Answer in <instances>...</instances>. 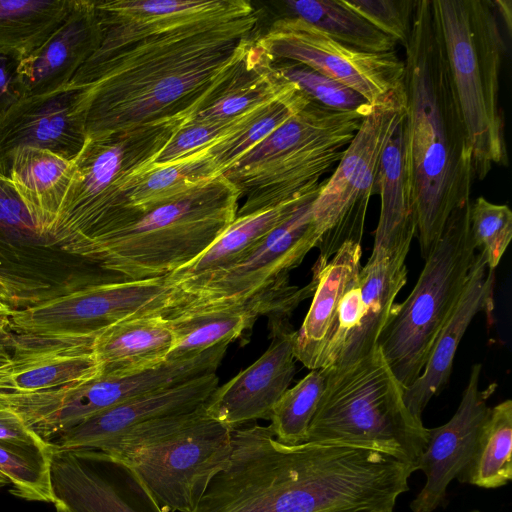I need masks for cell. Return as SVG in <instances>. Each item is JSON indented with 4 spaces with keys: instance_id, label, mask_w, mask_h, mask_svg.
<instances>
[{
    "instance_id": "32",
    "label": "cell",
    "mask_w": 512,
    "mask_h": 512,
    "mask_svg": "<svg viewBox=\"0 0 512 512\" xmlns=\"http://www.w3.org/2000/svg\"><path fill=\"white\" fill-rule=\"evenodd\" d=\"M460 482L484 489L505 486L512 479V401L490 409L472 457L457 477Z\"/></svg>"
},
{
    "instance_id": "10",
    "label": "cell",
    "mask_w": 512,
    "mask_h": 512,
    "mask_svg": "<svg viewBox=\"0 0 512 512\" xmlns=\"http://www.w3.org/2000/svg\"><path fill=\"white\" fill-rule=\"evenodd\" d=\"M471 206L448 221L408 297L394 303L377 346L404 387L421 375L432 346L471 274L476 247L470 227Z\"/></svg>"
},
{
    "instance_id": "12",
    "label": "cell",
    "mask_w": 512,
    "mask_h": 512,
    "mask_svg": "<svg viewBox=\"0 0 512 512\" xmlns=\"http://www.w3.org/2000/svg\"><path fill=\"white\" fill-rule=\"evenodd\" d=\"M173 287L165 277L116 278L89 284L18 310H11L8 329L15 335L95 337L121 320L166 314Z\"/></svg>"
},
{
    "instance_id": "25",
    "label": "cell",
    "mask_w": 512,
    "mask_h": 512,
    "mask_svg": "<svg viewBox=\"0 0 512 512\" xmlns=\"http://www.w3.org/2000/svg\"><path fill=\"white\" fill-rule=\"evenodd\" d=\"M69 94L45 100L16 99L0 113V171L20 147L47 149L71 158L84 138L69 113Z\"/></svg>"
},
{
    "instance_id": "34",
    "label": "cell",
    "mask_w": 512,
    "mask_h": 512,
    "mask_svg": "<svg viewBox=\"0 0 512 512\" xmlns=\"http://www.w3.org/2000/svg\"><path fill=\"white\" fill-rule=\"evenodd\" d=\"M312 100L297 85L263 105L241 128L207 150L218 175L267 138L284 122L305 108Z\"/></svg>"
},
{
    "instance_id": "15",
    "label": "cell",
    "mask_w": 512,
    "mask_h": 512,
    "mask_svg": "<svg viewBox=\"0 0 512 512\" xmlns=\"http://www.w3.org/2000/svg\"><path fill=\"white\" fill-rule=\"evenodd\" d=\"M271 342L249 367L218 386L205 402L207 415L231 430L270 419L273 407L296 373L295 330L289 317H269Z\"/></svg>"
},
{
    "instance_id": "20",
    "label": "cell",
    "mask_w": 512,
    "mask_h": 512,
    "mask_svg": "<svg viewBox=\"0 0 512 512\" xmlns=\"http://www.w3.org/2000/svg\"><path fill=\"white\" fill-rule=\"evenodd\" d=\"M218 386L216 373H209L140 395L90 417L50 444L56 450L97 451L138 424L197 409Z\"/></svg>"
},
{
    "instance_id": "29",
    "label": "cell",
    "mask_w": 512,
    "mask_h": 512,
    "mask_svg": "<svg viewBox=\"0 0 512 512\" xmlns=\"http://www.w3.org/2000/svg\"><path fill=\"white\" fill-rule=\"evenodd\" d=\"M321 185L320 183L314 189L280 204L247 215L236 216L199 256L167 275L165 277L167 283L176 286L233 266L302 204L315 198Z\"/></svg>"
},
{
    "instance_id": "42",
    "label": "cell",
    "mask_w": 512,
    "mask_h": 512,
    "mask_svg": "<svg viewBox=\"0 0 512 512\" xmlns=\"http://www.w3.org/2000/svg\"><path fill=\"white\" fill-rule=\"evenodd\" d=\"M0 227L37 235L36 229L23 203L0 171Z\"/></svg>"
},
{
    "instance_id": "21",
    "label": "cell",
    "mask_w": 512,
    "mask_h": 512,
    "mask_svg": "<svg viewBox=\"0 0 512 512\" xmlns=\"http://www.w3.org/2000/svg\"><path fill=\"white\" fill-rule=\"evenodd\" d=\"M495 270L488 268L485 255L478 251L469 280L449 318L441 328L421 375L404 388V401L410 412L422 420L429 401L447 384L459 343L471 321L480 312L493 308Z\"/></svg>"
},
{
    "instance_id": "40",
    "label": "cell",
    "mask_w": 512,
    "mask_h": 512,
    "mask_svg": "<svg viewBox=\"0 0 512 512\" xmlns=\"http://www.w3.org/2000/svg\"><path fill=\"white\" fill-rule=\"evenodd\" d=\"M373 27L407 46L416 9L417 0H342Z\"/></svg>"
},
{
    "instance_id": "33",
    "label": "cell",
    "mask_w": 512,
    "mask_h": 512,
    "mask_svg": "<svg viewBox=\"0 0 512 512\" xmlns=\"http://www.w3.org/2000/svg\"><path fill=\"white\" fill-rule=\"evenodd\" d=\"M287 16L297 17L331 38L356 49L387 53L396 42L348 8L342 0H287Z\"/></svg>"
},
{
    "instance_id": "3",
    "label": "cell",
    "mask_w": 512,
    "mask_h": 512,
    "mask_svg": "<svg viewBox=\"0 0 512 512\" xmlns=\"http://www.w3.org/2000/svg\"><path fill=\"white\" fill-rule=\"evenodd\" d=\"M405 154L425 260L449 219L471 206L472 148L432 0H417L405 47Z\"/></svg>"
},
{
    "instance_id": "2",
    "label": "cell",
    "mask_w": 512,
    "mask_h": 512,
    "mask_svg": "<svg viewBox=\"0 0 512 512\" xmlns=\"http://www.w3.org/2000/svg\"><path fill=\"white\" fill-rule=\"evenodd\" d=\"M231 447L190 512H394L413 473L373 450L283 444L270 425L233 429Z\"/></svg>"
},
{
    "instance_id": "18",
    "label": "cell",
    "mask_w": 512,
    "mask_h": 512,
    "mask_svg": "<svg viewBox=\"0 0 512 512\" xmlns=\"http://www.w3.org/2000/svg\"><path fill=\"white\" fill-rule=\"evenodd\" d=\"M94 339L15 335L13 353L0 367V393L42 392L98 377Z\"/></svg>"
},
{
    "instance_id": "5",
    "label": "cell",
    "mask_w": 512,
    "mask_h": 512,
    "mask_svg": "<svg viewBox=\"0 0 512 512\" xmlns=\"http://www.w3.org/2000/svg\"><path fill=\"white\" fill-rule=\"evenodd\" d=\"M189 115L84 138L62 180L31 212L39 237L64 250L125 209L129 184L161 155Z\"/></svg>"
},
{
    "instance_id": "47",
    "label": "cell",
    "mask_w": 512,
    "mask_h": 512,
    "mask_svg": "<svg viewBox=\"0 0 512 512\" xmlns=\"http://www.w3.org/2000/svg\"><path fill=\"white\" fill-rule=\"evenodd\" d=\"M10 358V354L6 353L3 348L0 347V367L5 364Z\"/></svg>"
},
{
    "instance_id": "43",
    "label": "cell",
    "mask_w": 512,
    "mask_h": 512,
    "mask_svg": "<svg viewBox=\"0 0 512 512\" xmlns=\"http://www.w3.org/2000/svg\"><path fill=\"white\" fill-rule=\"evenodd\" d=\"M0 442H10L38 448L51 444L37 435L13 410L0 406Z\"/></svg>"
},
{
    "instance_id": "4",
    "label": "cell",
    "mask_w": 512,
    "mask_h": 512,
    "mask_svg": "<svg viewBox=\"0 0 512 512\" xmlns=\"http://www.w3.org/2000/svg\"><path fill=\"white\" fill-rule=\"evenodd\" d=\"M239 196L217 176L148 210L127 208L63 251L126 280L166 277L199 256L236 218Z\"/></svg>"
},
{
    "instance_id": "26",
    "label": "cell",
    "mask_w": 512,
    "mask_h": 512,
    "mask_svg": "<svg viewBox=\"0 0 512 512\" xmlns=\"http://www.w3.org/2000/svg\"><path fill=\"white\" fill-rule=\"evenodd\" d=\"M174 333L163 313L121 320L99 332L93 351L100 375H124L159 366L168 360Z\"/></svg>"
},
{
    "instance_id": "41",
    "label": "cell",
    "mask_w": 512,
    "mask_h": 512,
    "mask_svg": "<svg viewBox=\"0 0 512 512\" xmlns=\"http://www.w3.org/2000/svg\"><path fill=\"white\" fill-rule=\"evenodd\" d=\"M262 106L226 122L188 123L186 121L151 167L169 164L212 146L241 128Z\"/></svg>"
},
{
    "instance_id": "44",
    "label": "cell",
    "mask_w": 512,
    "mask_h": 512,
    "mask_svg": "<svg viewBox=\"0 0 512 512\" xmlns=\"http://www.w3.org/2000/svg\"><path fill=\"white\" fill-rule=\"evenodd\" d=\"M10 62H15L5 56H0V113L12 104L17 97L11 93L16 92L15 72L10 73Z\"/></svg>"
},
{
    "instance_id": "30",
    "label": "cell",
    "mask_w": 512,
    "mask_h": 512,
    "mask_svg": "<svg viewBox=\"0 0 512 512\" xmlns=\"http://www.w3.org/2000/svg\"><path fill=\"white\" fill-rule=\"evenodd\" d=\"M75 0H0V56L16 63L42 47L63 25Z\"/></svg>"
},
{
    "instance_id": "13",
    "label": "cell",
    "mask_w": 512,
    "mask_h": 512,
    "mask_svg": "<svg viewBox=\"0 0 512 512\" xmlns=\"http://www.w3.org/2000/svg\"><path fill=\"white\" fill-rule=\"evenodd\" d=\"M315 198L302 204L233 266L172 286L171 306L166 314L246 301L289 283V272L320 241L312 216Z\"/></svg>"
},
{
    "instance_id": "31",
    "label": "cell",
    "mask_w": 512,
    "mask_h": 512,
    "mask_svg": "<svg viewBox=\"0 0 512 512\" xmlns=\"http://www.w3.org/2000/svg\"><path fill=\"white\" fill-rule=\"evenodd\" d=\"M220 176L207 148L163 166L148 168L128 186L127 208L144 211L176 199Z\"/></svg>"
},
{
    "instance_id": "35",
    "label": "cell",
    "mask_w": 512,
    "mask_h": 512,
    "mask_svg": "<svg viewBox=\"0 0 512 512\" xmlns=\"http://www.w3.org/2000/svg\"><path fill=\"white\" fill-rule=\"evenodd\" d=\"M70 159L47 149L20 147L7 158L4 167L10 185L28 214L62 180L69 169Z\"/></svg>"
},
{
    "instance_id": "36",
    "label": "cell",
    "mask_w": 512,
    "mask_h": 512,
    "mask_svg": "<svg viewBox=\"0 0 512 512\" xmlns=\"http://www.w3.org/2000/svg\"><path fill=\"white\" fill-rule=\"evenodd\" d=\"M50 448L0 442V477L10 493L27 500L55 504L51 482Z\"/></svg>"
},
{
    "instance_id": "48",
    "label": "cell",
    "mask_w": 512,
    "mask_h": 512,
    "mask_svg": "<svg viewBox=\"0 0 512 512\" xmlns=\"http://www.w3.org/2000/svg\"><path fill=\"white\" fill-rule=\"evenodd\" d=\"M4 287V282H3V279L2 277L0 276V297H2V289Z\"/></svg>"
},
{
    "instance_id": "46",
    "label": "cell",
    "mask_w": 512,
    "mask_h": 512,
    "mask_svg": "<svg viewBox=\"0 0 512 512\" xmlns=\"http://www.w3.org/2000/svg\"><path fill=\"white\" fill-rule=\"evenodd\" d=\"M10 309L4 302L3 298L0 297V342L3 335L6 334V328H8V318Z\"/></svg>"
},
{
    "instance_id": "24",
    "label": "cell",
    "mask_w": 512,
    "mask_h": 512,
    "mask_svg": "<svg viewBox=\"0 0 512 512\" xmlns=\"http://www.w3.org/2000/svg\"><path fill=\"white\" fill-rule=\"evenodd\" d=\"M54 506L68 512H160L152 503H137L105 472L103 460L87 451L52 447Z\"/></svg>"
},
{
    "instance_id": "37",
    "label": "cell",
    "mask_w": 512,
    "mask_h": 512,
    "mask_svg": "<svg viewBox=\"0 0 512 512\" xmlns=\"http://www.w3.org/2000/svg\"><path fill=\"white\" fill-rule=\"evenodd\" d=\"M325 369L311 370L288 388L272 409L269 424L278 441L286 445L306 442L308 429L326 386Z\"/></svg>"
},
{
    "instance_id": "11",
    "label": "cell",
    "mask_w": 512,
    "mask_h": 512,
    "mask_svg": "<svg viewBox=\"0 0 512 512\" xmlns=\"http://www.w3.org/2000/svg\"><path fill=\"white\" fill-rule=\"evenodd\" d=\"M405 112L402 84L373 104L334 173L321 185L312 203L320 235L315 265H324L346 242L361 244L368 204L376 193L381 155Z\"/></svg>"
},
{
    "instance_id": "8",
    "label": "cell",
    "mask_w": 512,
    "mask_h": 512,
    "mask_svg": "<svg viewBox=\"0 0 512 512\" xmlns=\"http://www.w3.org/2000/svg\"><path fill=\"white\" fill-rule=\"evenodd\" d=\"M363 115L326 108L311 101L222 175L239 200L236 216L285 202L319 183L343 155Z\"/></svg>"
},
{
    "instance_id": "14",
    "label": "cell",
    "mask_w": 512,
    "mask_h": 512,
    "mask_svg": "<svg viewBox=\"0 0 512 512\" xmlns=\"http://www.w3.org/2000/svg\"><path fill=\"white\" fill-rule=\"evenodd\" d=\"M256 41L273 60L303 64L355 90L372 105L404 81V60L395 51L356 49L297 17L277 19Z\"/></svg>"
},
{
    "instance_id": "50",
    "label": "cell",
    "mask_w": 512,
    "mask_h": 512,
    "mask_svg": "<svg viewBox=\"0 0 512 512\" xmlns=\"http://www.w3.org/2000/svg\"><path fill=\"white\" fill-rule=\"evenodd\" d=\"M5 485H7V482L0 477V488L4 487Z\"/></svg>"
},
{
    "instance_id": "27",
    "label": "cell",
    "mask_w": 512,
    "mask_h": 512,
    "mask_svg": "<svg viewBox=\"0 0 512 512\" xmlns=\"http://www.w3.org/2000/svg\"><path fill=\"white\" fill-rule=\"evenodd\" d=\"M404 117L389 138L378 167L375 185L381 207L372 252L408 254L416 235L415 208L406 164Z\"/></svg>"
},
{
    "instance_id": "45",
    "label": "cell",
    "mask_w": 512,
    "mask_h": 512,
    "mask_svg": "<svg viewBox=\"0 0 512 512\" xmlns=\"http://www.w3.org/2000/svg\"><path fill=\"white\" fill-rule=\"evenodd\" d=\"M495 7L496 13L501 18L504 24L507 27L508 32L511 31V23H512V11H511V1L509 0H495L492 1Z\"/></svg>"
},
{
    "instance_id": "1",
    "label": "cell",
    "mask_w": 512,
    "mask_h": 512,
    "mask_svg": "<svg viewBox=\"0 0 512 512\" xmlns=\"http://www.w3.org/2000/svg\"><path fill=\"white\" fill-rule=\"evenodd\" d=\"M258 22L250 2L229 0L201 16L120 31L58 95L69 94L83 138L190 115L258 37Z\"/></svg>"
},
{
    "instance_id": "9",
    "label": "cell",
    "mask_w": 512,
    "mask_h": 512,
    "mask_svg": "<svg viewBox=\"0 0 512 512\" xmlns=\"http://www.w3.org/2000/svg\"><path fill=\"white\" fill-rule=\"evenodd\" d=\"M450 74L472 148L475 178L506 164L499 108L505 45L492 0H432Z\"/></svg>"
},
{
    "instance_id": "17",
    "label": "cell",
    "mask_w": 512,
    "mask_h": 512,
    "mask_svg": "<svg viewBox=\"0 0 512 512\" xmlns=\"http://www.w3.org/2000/svg\"><path fill=\"white\" fill-rule=\"evenodd\" d=\"M315 285L313 279L304 287L286 283L246 301L166 314L175 339L168 360L193 357L214 346L229 344L251 330L259 316L290 317L303 300L313 295Z\"/></svg>"
},
{
    "instance_id": "6",
    "label": "cell",
    "mask_w": 512,
    "mask_h": 512,
    "mask_svg": "<svg viewBox=\"0 0 512 512\" xmlns=\"http://www.w3.org/2000/svg\"><path fill=\"white\" fill-rule=\"evenodd\" d=\"M204 405L138 424L88 452L122 467L160 512H190L232 448V430Z\"/></svg>"
},
{
    "instance_id": "7",
    "label": "cell",
    "mask_w": 512,
    "mask_h": 512,
    "mask_svg": "<svg viewBox=\"0 0 512 512\" xmlns=\"http://www.w3.org/2000/svg\"><path fill=\"white\" fill-rule=\"evenodd\" d=\"M326 386L306 442L377 451L417 471L428 428L404 401V387L377 346L343 367L325 368Z\"/></svg>"
},
{
    "instance_id": "38",
    "label": "cell",
    "mask_w": 512,
    "mask_h": 512,
    "mask_svg": "<svg viewBox=\"0 0 512 512\" xmlns=\"http://www.w3.org/2000/svg\"><path fill=\"white\" fill-rule=\"evenodd\" d=\"M273 61L276 71L284 79L296 84L312 101L326 108L366 116L373 106L355 90L303 64Z\"/></svg>"
},
{
    "instance_id": "39",
    "label": "cell",
    "mask_w": 512,
    "mask_h": 512,
    "mask_svg": "<svg viewBox=\"0 0 512 512\" xmlns=\"http://www.w3.org/2000/svg\"><path fill=\"white\" fill-rule=\"evenodd\" d=\"M470 227L476 250L485 255L488 268L495 270L512 239L510 208L480 196L471 204Z\"/></svg>"
},
{
    "instance_id": "51",
    "label": "cell",
    "mask_w": 512,
    "mask_h": 512,
    "mask_svg": "<svg viewBox=\"0 0 512 512\" xmlns=\"http://www.w3.org/2000/svg\"><path fill=\"white\" fill-rule=\"evenodd\" d=\"M469 512H480L479 510H471Z\"/></svg>"
},
{
    "instance_id": "22",
    "label": "cell",
    "mask_w": 512,
    "mask_h": 512,
    "mask_svg": "<svg viewBox=\"0 0 512 512\" xmlns=\"http://www.w3.org/2000/svg\"><path fill=\"white\" fill-rule=\"evenodd\" d=\"M361 244L346 242L324 265H314L310 308L295 331L294 354L310 370L321 369L322 358L335 327L339 303L361 270Z\"/></svg>"
},
{
    "instance_id": "19",
    "label": "cell",
    "mask_w": 512,
    "mask_h": 512,
    "mask_svg": "<svg viewBox=\"0 0 512 512\" xmlns=\"http://www.w3.org/2000/svg\"><path fill=\"white\" fill-rule=\"evenodd\" d=\"M101 39L96 1L75 0L56 33L30 57L16 63L17 99L56 97L98 49Z\"/></svg>"
},
{
    "instance_id": "49",
    "label": "cell",
    "mask_w": 512,
    "mask_h": 512,
    "mask_svg": "<svg viewBox=\"0 0 512 512\" xmlns=\"http://www.w3.org/2000/svg\"><path fill=\"white\" fill-rule=\"evenodd\" d=\"M56 508V512H68L67 510H65L64 508L60 507V506H55Z\"/></svg>"
},
{
    "instance_id": "16",
    "label": "cell",
    "mask_w": 512,
    "mask_h": 512,
    "mask_svg": "<svg viewBox=\"0 0 512 512\" xmlns=\"http://www.w3.org/2000/svg\"><path fill=\"white\" fill-rule=\"evenodd\" d=\"M482 365L472 366L460 404L445 424L428 428L426 448L417 470L426 476L423 488L410 503L413 512H434L446 500L449 484L469 463L482 426L490 412L488 400L497 384L480 386Z\"/></svg>"
},
{
    "instance_id": "28",
    "label": "cell",
    "mask_w": 512,
    "mask_h": 512,
    "mask_svg": "<svg viewBox=\"0 0 512 512\" xmlns=\"http://www.w3.org/2000/svg\"><path fill=\"white\" fill-rule=\"evenodd\" d=\"M407 253L372 252L361 267L358 285L362 298L360 324L346 345L334 367L349 365L367 355L376 347L395 298L407 281L405 260Z\"/></svg>"
},
{
    "instance_id": "23",
    "label": "cell",
    "mask_w": 512,
    "mask_h": 512,
    "mask_svg": "<svg viewBox=\"0 0 512 512\" xmlns=\"http://www.w3.org/2000/svg\"><path fill=\"white\" fill-rule=\"evenodd\" d=\"M256 39L225 78L189 115L188 123L231 121L273 101L296 85L276 71L273 59Z\"/></svg>"
}]
</instances>
